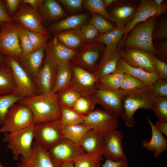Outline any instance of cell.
<instances>
[{"label": "cell", "instance_id": "obj_1", "mask_svg": "<svg viewBox=\"0 0 167 167\" xmlns=\"http://www.w3.org/2000/svg\"><path fill=\"white\" fill-rule=\"evenodd\" d=\"M28 107L32 112L35 125L60 119L61 106L58 100L57 93L35 95L21 98L18 102Z\"/></svg>", "mask_w": 167, "mask_h": 167}, {"label": "cell", "instance_id": "obj_2", "mask_svg": "<svg viewBox=\"0 0 167 167\" xmlns=\"http://www.w3.org/2000/svg\"><path fill=\"white\" fill-rule=\"evenodd\" d=\"M155 97L151 87L137 91L126 92L123 101V112L121 117L128 127L135 123L134 116L139 109L152 110Z\"/></svg>", "mask_w": 167, "mask_h": 167}, {"label": "cell", "instance_id": "obj_3", "mask_svg": "<svg viewBox=\"0 0 167 167\" xmlns=\"http://www.w3.org/2000/svg\"><path fill=\"white\" fill-rule=\"evenodd\" d=\"M156 23V17H153L133 29L127 34L124 41L125 46L128 49H141L154 55L158 54L153 42V31Z\"/></svg>", "mask_w": 167, "mask_h": 167}, {"label": "cell", "instance_id": "obj_4", "mask_svg": "<svg viewBox=\"0 0 167 167\" xmlns=\"http://www.w3.org/2000/svg\"><path fill=\"white\" fill-rule=\"evenodd\" d=\"M35 125L13 132L4 133L2 142L7 143L6 147L12 151L14 159L18 160L19 156L27 158L31 155Z\"/></svg>", "mask_w": 167, "mask_h": 167}, {"label": "cell", "instance_id": "obj_5", "mask_svg": "<svg viewBox=\"0 0 167 167\" xmlns=\"http://www.w3.org/2000/svg\"><path fill=\"white\" fill-rule=\"evenodd\" d=\"M35 125L34 118L31 110L17 102L8 111L0 127V133L13 132Z\"/></svg>", "mask_w": 167, "mask_h": 167}, {"label": "cell", "instance_id": "obj_6", "mask_svg": "<svg viewBox=\"0 0 167 167\" xmlns=\"http://www.w3.org/2000/svg\"><path fill=\"white\" fill-rule=\"evenodd\" d=\"M126 93L120 88L112 89L99 82L94 97L104 110L113 115L121 117L123 112V101Z\"/></svg>", "mask_w": 167, "mask_h": 167}, {"label": "cell", "instance_id": "obj_7", "mask_svg": "<svg viewBox=\"0 0 167 167\" xmlns=\"http://www.w3.org/2000/svg\"><path fill=\"white\" fill-rule=\"evenodd\" d=\"M64 138L60 119L35 125L34 141L48 151Z\"/></svg>", "mask_w": 167, "mask_h": 167}, {"label": "cell", "instance_id": "obj_8", "mask_svg": "<svg viewBox=\"0 0 167 167\" xmlns=\"http://www.w3.org/2000/svg\"><path fill=\"white\" fill-rule=\"evenodd\" d=\"M20 25L4 23L0 30V54L18 61L21 55L18 36Z\"/></svg>", "mask_w": 167, "mask_h": 167}, {"label": "cell", "instance_id": "obj_9", "mask_svg": "<svg viewBox=\"0 0 167 167\" xmlns=\"http://www.w3.org/2000/svg\"><path fill=\"white\" fill-rule=\"evenodd\" d=\"M72 77L69 87L78 92L81 96L95 98L99 83L98 79L91 73L70 62Z\"/></svg>", "mask_w": 167, "mask_h": 167}, {"label": "cell", "instance_id": "obj_10", "mask_svg": "<svg viewBox=\"0 0 167 167\" xmlns=\"http://www.w3.org/2000/svg\"><path fill=\"white\" fill-rule=\"evenodd\" d=\"M55 167L73 161L79 156L85 153L80 146L65 138L61 140L48 151Z\"/></svg>", "mask_w": 167, "mask_h": 167}, {"label": "cell", "instance_id": "obj_11", "mask_svg": "<svg viewBox=\"0 0 167 167\" xmlns=\"http://www.w3.org/2000/svg\"><path fill=\"white\" fill-rule=\"evenodd\" d=\"M101 43L94 41L87 43L77 50L70 62L74 65L93 73L103 49Z\"/></svg>", "mask_w": 167, "mask_h": 167}, {"label": "cell", "instance_id": "obj_12", "mask_svg": "<svg viewBox=\"0 0 167 167\" xmlns=\"http://www.w3.org/2000/svg\"><path fill=\"white\" fill-rule=\"evenodd\" d=\"M82 124L103 134L119 126L118 117L99 108L94 109L86 116Z\"/></svg>", "mask_w": 167, "mask_h": 167}, {"label": "cell", "instance_id": "obj_13", "mask_svg": "<svg viewBox=\"0 0 167 167\" xmlns=\"http://www.w3.org/2000/svg\"><path fill=\"white\" fill-rule=\"evenodd\" d=\"M11 19L14 22L26 29L50 37L42 24V20L39 13L27 4H24L18 12Z\"/></svg>", "mask_w": 167, "mask_h": 167}, {"label": "cell", "instance_id": "obj_14", "mask_svg": "<svg viewBox=\"0 0 167 167\" xmlns=\"http://www.w3.org/2000/svg\"><path fill=\"white\" fill-rule=\"evenodd\" d=\"M57 66L46 56L43 66L33 80L35 95L49 94L54 88Z\"/></svg>", "mask_w": 167, "mask_h": 167}, {"label": "cell", "instance_id": "obj_15", "mask_svg": "<svg viewBox=\"0 0 167 167\" xmlns=\"http://www.w3.org/2000/svg\"><path fill=\"white\" fill-rule=\"evenodd\" d=\"M7 62L12 72L18 95L22 98L35 95L33 81L17 61L11 57H7Z\"/></svg>", "mask_w": 167, "mask_h": 167}, {"label": "cell", "instance_id": "obj_16", "mask_svg": "<svg viewBox=\"0 0 167 167\" xmlns=\"http://www.w3.org/2000/svg\"><path fill=\"white\" fill-rule=\"evenodd\" d=\"M124 137V134L117 129L104 134L105 146L103 156L106 159L114 161L127 160L122 146Z\"/></svg>", "mask_w": 167, "mask_h": 167}, {"label": "cell", "instance_id": "obj_17", "mask_svg": "<svg viewBox=\"0 0 167 167\" xmlns=\"http://www.w3.org/2000/svg\"><path fill=\"white\" fill-rule=\"evenodd\" d=\"M164 6H158L154 0H142L131 20L125 27L126 36L138 23L153 17L159 16L166 11Z\"/></svg>", "mask_w": 167, "mask_h": 167}, {"label": "cell", "instance_id": "obj_18", "mask_svg": "<svg viewBox=\"0 0 167 167\" xmlns=\"http://www.w3.org/2000/svg\"><path fill=\"white\" fill-rule=\"evenodd\" d=\"M152 55L145 51L130 48L122 51V58L132 67L149 72H157L152 63Z\"/></svg>", "mask_w": 167, "mask_h": 167}, {"label": "cell", "instance_id": "obj_19", "mask_svg": "<svg viewBox=\"0 0 167 167\" xmlns=\"http://www.w3.org/2000/svg\"><path fill=\"white\" fill-rule=\"evenodd\" d=\"M77 51L66 46L54 36L48 41L45 48L46 56L57 66L70 62Z\"/></svg>", "mask_w": 167, "mask_h": 167}, {"label": "cell", "instance_id": "obj_20", "mask_svg": "<svg viewBox=\"0 0 167 167\" xmlns=\"http://www.w3.org/2000/svg\"><path fill=\"white\" fill-rule=\"evenodd\" d=\"M122 55V51L117 47L105 49L100 62L95 67L92 73L98 80L109 75L116 70Z\"/></svg>", "mask_w": 167, "mask_h": 167}, {"label": "cell", "instance_id": "obj_21", "mask_svg": "<svg viewBox=\"0 0 167 167\" xmlns=\"http://www.w3.org/2000/svg\"><path fill=\"white\" fill-rule=\"evenodd\" d=\"M17 167H55L48 151L35 141L30 156L27 158L20 157Z\"/></svg>", "mask_w": 167, "mask_h": 167}, {"label": "cell", "instance_id": "obj_22", "mask_svg": "<svg viewBox=\"0 0 167 167\" xmlns=\"http://www.w3.org/2000/svg\"><path fill=\"white\" fill-rule=\"evenodd\" d=\"M104 134L91 129L84 136L79 145L86 153L103 156L105 146Z\"/></svg>", "mask_w": 167, "mask_h": 167}, {"label": "cell", "instance_id": "obj_23", "mask_svg": "<svg viewBox=\"0 0 167 167\" xmlns=\"http://www.w3.org/2000/svg\"><path fill=\"white\" fill-rule=\"evenodd\" d=\"M45 53V48H42L26 56L21 55L17 61L33 81L41 68Z\"/></svg>", "mask_w": 167, "mask_h": 167}, {"label": "cell", "instance_id": "obj_24", "mask_svg": "<svg viewBox=\"0 0 167 167\" xmlns=\"http://www.w3.org/2000/svg\"><path fill=\"white\" fill-rule=\"evenodd\" d=\"M148 122L151 127L152 137L149 141L146 139L142 140L141 145L147 150L154 152L153 156L156 158L167 149V140L163 134L156 129L149 118H148Z\"/></svg>", "mask_w": 167, "mask_h": 167}, {"label": "cell", "instance_id": "obj_25", "mask_svg": "<svg viewBox=\"0 0 167 167\" xmlns=\"http://www.w3.org/2000/svg\"><path fill=\"white\" fill-rule=\"evenodd\" d=\"M117 68L124 74H128L141 80L145 84L151 87L160 78L157 72H149L127 64L121 58L118 61Z\"/></svg>", "mask_w": 167, "mask_h": 167}, {"label": "cell", "instance_id": "obj_26", "mask_svg": "<svg viewBox=\"0 0 167 167\" xmlns=\"http://www.w3.org/2000/svg\"><path fill=\"white\" fill-rule=\"evenodd\" d=\"M54 36L67 47L78 50L88 42L79 29L65 30L54 33Z\"/></svg>", "mask_w": 167, "mask_h": 167}, {"label": "cell", "instance_id": "obj_27", "mask_svg": "<svg viewBox=\"0 0 167 167\" xmlns=\"http://www.w3.org/2000/svg\"><path fill=\"white\" fill-rule=\"evenodd\" d=\"M88 17L89 15L86 13L68 16L52 24L49 28V30L54 33L65 30L80 29L85 24Z\"/></svg>", "mask_w": 167, "mask_h": 167}, {"label": "cell", "instance_id": "obj_28", "mask_svg": "<svg viewBox=\"0 0 167 167\" xmlns=\"http://www.w3.org/2000/svg\"><path fill=\"white\" fill-rule=\"evenodd\" d=\"M39 10L42 20L47 21H54L66 15L60 4L55 0H44Z\"/></svg>", "mask_w": 167, "mask_h": 167}, {"label": "cell", "instance_id": "obj_29", "mask_svg": "<svg viewBox=\"0 0 167 167\" xmlns=\"http://www.w3.org/2000/svg\"><path fill=\"white\" fill-rule=\"evenodd\" d=\"M17 93L11 70L8 64L0 66V95Z\"/></svg>", "mask_w": 167, "mask_h": 167}, {"label": "cell", "instance_id": "obj_30", "mask_svg": "<svg viewBox=\"0 0 167 167\" xmlns=\"http://www.w3.org/2000/svg\"><path fill=\"white\" fill-rule=\"evenodd\" d=\"M72 77L70 62L57 66L55 84L52 92L57 93L68 87Z\"/></svg>", "mask_w": 167, "mask_h": 167}, {"label": "cell", "instance_id": "obj_31", "mask_svg": "<svg viewBox=\"0 0 167 167\" xmlns=\"http://www.w3.org/2000/svg\"><path fill=\"white\" fill-rule=\"evenodd\" d=\"M125 33V27L117 24L113 30L99 36L94 41L105 44L107 48H116L118 42Z\"/></svg>", "mask_w": 167, "mask_h": 167}, {"label": "cell", "instance_id": "obj_32", "mask_svg": "<svg viewBox=\"0 0 167 167\" xmlns=\"http://www.w3.org/2000/svg\"><path fill=\"white\" fill-rule=\"evenodd\" d=\"M91 129L89 127L83 124L69 126H62V132L64 138L79 145L84 136Z\"/></svg>", "mask_w": 167, "mask_h": 167}, {"label": "cell", "instance_id": "obj_33", "mask_svg": "<svg viewBox=\"0 0 167 167\" xmlns=\"http://www.w3.org/2000/svg\"><path fill=\"white\" fill-rule=\"evenodd\" d=\"M83 5L85 9L91 12L92 14L101 15L109 20L113 24L115 23L117 24L121 25L106 11L102 0H84Z\"/></svg>", "mask_w": 167, "mask_h": 167}, {"label": "cell", "instance_id": "obj_34", "mask_svg": "<svg viewBox=\"0 0 167 167\" xmlns=\"http://www.w3.org/2000/svg\"><path fill=\"white\" fill-rule=\"evenodd\" d=\"M60 106L62 113L60 120L62 126H69L82 123L86 117L79 114L72 109Z\"/></svg>", "mask_w": 167, "mask_h": 167}, {"label": "cell", "instance_id": "obj_35", "mask_svg": "<svg viewBox=\"0 0 167 167\" xmlns=\"http://www.w3.org/2000/svg\"><path fill=\"white\" fill-rule=\"evenodd\" d=\"M95 98H89L81 96L77 100L73 109L79 114L86 117L95 109V105L98 104Z\"/></svg>", "mask_w": 167, "mask_h": 167}, {"label": "cell", "instance_id": "obj_36", "mask_svg": "<svg viewBox=\"0 0 167 167\" xmlns=\"http://www.w3.org/2000/svg\"><path fill=\"white\" fill-rule=\"evenodd\" d=\"M57 95L60 105L71 109L81 96L78 92L69 87L58 92Z\"/></svg>", "mask_w": 167, "mask_h": 167}, {"label": "cell", "instance_id": "obj_37", "mask_svg": "<svg viewBox=\"0 0 167 167\" xmlns=\"http://www.w3.org/2000/svg\"><path fill=\"white\" fill-rule=\"evenodd\" d=\"M104 160L102 156L95 153H85L73 161L75 167H100Z\"/></svg>", "mask_w": 167, "mask_h": 167}, {"label": "cell", "instance_id": "obj_38", "mask_svg": "<svg viewBox=\"0 0 167 167\" xmlns=\"http://www.w3.org/2000/svg\"><path fill=\"white\" fill-rule=\"evenodd\" d=\"M124 74L123 72L117 68L112 73L99 79L98 82L108 88L114 89H119L122 85Z\"/></svg>", "mask_w": 167, "mask_h": 167}, {"label": "cell", "instance_id": "obj_39", "mask_svg": "<svg viewBox=\"0 0 167 167\" xmlns=\"http://www.w3.org/2000/svg\"><path fill=\"white\" fill-rule=\"evenodd\" d=\"M149 87L139 79L131 75L125 73L120 89L126 92L137 91Z\"/></svg>", "mask_w": 167, "mask_h": 167}, {"label": "cell", "instance_id": "obj_40", "mask_svg": "<svg viewBox=\"0 0 167 167\" xmlns=\"http://www.w3.org/2000/svg\"><path fill=\"white\" fill-rule=\"evenodd\" d=\"M22 98L17 93L0 95V127L2 125L6 116L11 107Z\"/></svg>", "mask_w": 167, "mask_h": 167}, {"label": "cell", "instance_id": "obj_41", "mask_svg": "<svg viewBox=\"0 0 167 167\" xmlns=\"http://www.w3.org/2000/svg\"><path fill=\"white\" fill-rule=\"evenodd\" d=\"M89 24L93 25L101 34L107 33L115 28L108 20L96 14H92Z\"/></svg>", "mask_w": 167, "mask_h": 167}, {"label": "cell", "instance_id": "obj_42", "mask_svg": "<svg viewBox=\"0 0 167 167\" xmlns=\"http://www.w3.org/2000/svg\"><path fill=\"white\" fill-rule=\"evenodd\" d=\"M134 8L131 6L125 5L117 7L112 11L113 17L118 23L124 26V23L128 20L133 15Z\"/></svg>", "mask_w": 167, "mask_h": 167}, {"label": "cell", "instance_id": "obj_43", "mask_svg": "<svg viewBox=\"0 0 167 167\" xmlns=\"http://www.w3.org/2000/svg\"><path fill=\"white\" fill-rule=\"evenodd\" d=\"M151 110L159 120L167 122V96L155 97Z\"/></svg>", "mask_w": 167, "mask_h": 167}, {"label": "cell", "instance_id": "obj_44", "mask_svg": "<svg viewBox=\"0 0 167 167\" xmlns=\"http://www.w3.org/2000/svg\"><path fill=\"white\" fill-rule=\"evenodd\" d=\"M26 31L34 51L45 48L50 37L41 33L27 29H26Z\"/></svg>", "mask_w": 167, "mask_h": 167}, {"label": "cell", "instance_id": "obj_45", "mask_svg": "<svg viewBox=\"0 0 167 167\" xmlns=\"http://www.w3.org/2000/svg\"><path fill=\"white\" fill-rule=\"evenodd\" d=\"M18 36L22 55L26 56L35 51L27 34L26 29L20 25L18 30Z\"/></svg>", "mask_w": 167, "mask_h": 167}, {"label": "cell", "instance_id": "obj_46", "mask_svg": "<svg viewBox=\"0 0 167 167\" xmlns=\"http://www.w3.org/2000/svg\"><path fill=\"white\" fill-rule=\"evenodd\" d=\"M80 31L88 43L94 41L99 36L98 31L92 25L85 24L80 28Z\"/></svg>", "mask_w": 167, "mask_h": 167}, {"label": "cell", "instance_id": "obj_47", "mask_svg": "<svg viewBox=\"0 0 167 167\" xmlns=\"http://www.w3.org/2000/svg\"><path fill=\"white\" fill-rule=\"evenodd\" d=\"M155 97L167 96V80L160 78L151 87Z\"/></svg>", "mask_w": 167, "mask_h": 167}, {"label": "cell", "instance_id": "obj_48", "mask_svg": "<svg viewBox=\"0 0 167 167\" xmlns=\"http://www.w3.org/2000/svg\"><path fill=\"white\" fill-rule=\"evenodd\" d=\"M152 60L153 65L161 79L167 80V64L154 55Z\"/></svg>", "mask_w": 167, "mask_h": 167}, {"label": "cell", "instance_id": "obj_49", "mask_svg": "<svg viewBox=\"0 0 167 167\" xmlns=\"http://www.w3.org/2000/svg\"><path fill=\"white\" fill-rule=\"evenodd\" d=\"M167 38V20L165 19L161 22L153 32V39L163 41Z\"/></svg>", "mask_w": 167, "mask_h": 167}, {"label": "cell", "instance_id": "obj_50", "mask_svg": "<svg viewBox=\"0 0 167 167\" xmlns=\"http://www.w3.org/2000/svg\"><path fill=\"white\" fill-rule=\"evenodd\" d=\"M59 1L66 9L71 11L81 10L84 2L82 0H59Z\"/></svg>", "mask_w": 167, "mask_h": 167}, {"label": "cell", "instance_id": "obj_51", "mask_svg": "<svg viewBox=\"0 0 167 167\" xmlns=\"http://www.w3.org/2000/svg\"><path fill=\"white\" fill-rule=\"evenodd\" d=\"M4 23H14L7 12L4 0H0V27Z\"/></svg>", "mask_w": 167, "mask_h": 167}, {"label": "cell", "instance_id": "obj_52", "mask_svg": "<svg viewBox=\"0 0 167 167\" xmlns=\"http://www.w3.org/2000/svg\"><path fill=\"white\" fill-rule=\"evenodd\" d=\"M7 12L9 15H12L18 8L21 2V0H5Z\"/></svg>", "mask_w": 167, "mask_h": 167}, {"label": "cell", "instance_id": "obj_53", "mask_svg": "<svg viewBox=\"0 0 167 167\" xmlns=\"http://www.w3.org/2000/svg\"><path fill=\"white\" fill-rule=\"evenodd\" d=\"M128 166L127 160L114 161L106 159L102 165V167H128Z\"/></svg>", "mask_w": 167, "mask_h": 167}, {"label": "cell", "instance_id": "obj_54", "mask_svg": "<svg viewBox=\"0 0 167 167\" xmlns=\"http://www.w3.org/2000/svg\"><path fill=\"white\" fill-rule=\"evenodd\" d=\"M153 124L157 130L167 136V122L159 120Z\"/></svg>", "mask_w": 167, "mask_h": 167}, {"label": "cell", "instance_id": "obj_55", "mask_svg": "<svg viewBox=\"0 0 167 167\" xmlns=\"http://www.w3.org/2000/svg\"><path fill=\"white\" fill-rule=\"evenodd\" d=\"M44 0H23V4H27L33 9L37 11L40 8Z\"/></svg>", "mask_w": 167, "mask_h": 167}, {"label": "cell", "instance_id": "obj_56", "mask_svg": "<svg viewBox=\"0 0 167 167\" xmlns=\"http://www.w3.org/2000/svg\"><path fill=\"white\" fill-rule=\"evenodd\" d=\"M159 50L165 58L167 54V41L166 40L162 41L159 42L157 45Z\"/></svg>", "mask_w": 167, "mask_h": 167}, {"label": "cell", "instance_id": "obj_57", "mask_svg": "<svg viewBox=\"0 0 167 167\" xmlns=\"http://www.w3.org/2000/svg\"><path fill=\"white\" fill-rule=\"evenodd\" d=\"M118 1L116 0H103L104 5L106 8H107L109 5L112 3L116 2Z\"/></svg>", "mask_w": 167, "mask_h": 167}, {"label": "cell", "instance_id": "obj_58", "mask_svg": "<svg viewBox=\"0 0 167 167\" xmlns=\"http://www.w3.org/2000/svg\"><path fill=\"white\" fill-rule=\"evenodd\" d=\"M7 63V57L0 54V66Z\"/></svg>", "mask_w": 167, "mask_h": 167}, {"label": "cell", "instance_id": "obj_59", "mask_svg": "<svg viewBox=\"0 0 167 167\" xmlns=\"http://www.w3.org/2000/svg\"><path fill=\"white\" fill-rule=\"evenodd\" d=\"M60 167H75L73 161H71L66 162Z\"/></svg>", "mask_w": 167, "mask_h": 167}, {"label": "cell", "instance_id": "obj_60", "mask_svg": "<svg viewBox=\"0 0 167 167\" xmlns=\"http://www.w3.org/2000/svg\"><path fill=\"white\" fill-rule=\"evenodd\" d=\"M0 167H5L2 165L1 162H0Z\"/></svg>", "mask_w": 167, "mask_h": 167}, {"label": "cell", "instance_id": "obj_61", "mask_svg": "<svg viewBox=\"0 0 167 167\" xmlns=\"http://www.w3.org/2000/svg\"><path fill=\"white\" fill-rule=\"evenodd\" d=\"M0 29H1V27H0Z\"/></svg>", "mask_w": 167, "mask_h": 167}]
</instances>
